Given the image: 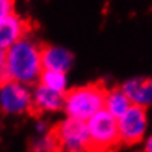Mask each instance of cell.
<instances>
[{"mask_svg":"<svg viewBox=\"0 0 152 152\" xmlns=\"http://www.w3.org/2000/svg\"><path fill=\"white\" fill-rule=\"evenodd\" d=\"M31 31L28 20L12 13L0 20V48L7 50Z\"/></svg>","mask_w":152,"mask_h":152,"instance_id":"cell-8","label":"cell"},{"mask_svg":"<svg viewBox=\"0 0 152 152\" xmlns=\"http://www.w3.org/2000/svg\"><path fill=\"white\" fill-rule=\"evenodd\" d=\"M4 58H6V50L0 48V76L3 73V67H4Z\"/></svg>","mask_w":152,"mask_h":152,"instance_id":"cell-15","label":"cell"},{"mask_svg":"<svg viewBox=\"0 0 152 152\" xmlns=\"http://www.w3.org/2000/svg\"><path fill=\"white\" fill-rule=\"evenodd\" d=\"M38 83L64 94L67 91V76L64 72H58V70H48V69H42Z\"/></svg>","mask_w":152,"mask_h":152,"instance_id":"cell-12","label":"cell"},{"mask_svg":"<svg viewBox=\"0 0 152 152\" xmlns=\"http://www.w3.org/2000/svg\"><path fill=\"white\" fill-rule=\"evenodd\" d=\"M41 63L42 69L48 70H58V72H67L72 67L73 54L58 45H42L41 47Z\"/></svg>","mask_w":152,"mask_h":152,"instance_id":"cell-9","label":"cell"},{"mask_svg":"<svg viewBox=\"0 0 152 152\" xmlns=\"http://www.w3.org/2000/svg\"><path fill=\"white\" fill-rule=\"evenodd\" d=\"M132 105L127 95L121 91V88H107L105 98H104V110L108 111L113 117L118 118L121 114L126 113V110Z\"/></svg>","mask_w":152,"mask_h":152,"instance_id":"cell-11","label":"cell"},{"mask_svg":"<svg viewBox=\"0 0 152 152\" xmlns=\"http://www.w3.org/2000/svg\"><path fill=\"white\" fill-rule=\"evenodd\" d=\"M107 88L102 83H89L64 92L63 110L67 117L86 121L104 108Z\"/></svg>","mask_w":152,"mask_h":152,"instance_id":"cell-2","label":"cell"},{"mask_svg":"<svg viewBox=\"0 0 152 152\" xmlns=\"http://www.w3.org/2000/svg\"><path fill=\"white\" fill-rule=\"evenodd\" d=\"M64 94L53 91L41 83H35L32 91V102H31V113L41 115L44 113H57L63 110Z\"/></svg>","mask_w":152,"mask_h":152,"instance_id":"cell-7","label":"cell"},{"mask_svg":"<svg viewBox=\"0 0 152 152\" xmlns=\"http://www.w3.org/2000/svg\"><path fill=\"white\" fill-rule=\"evenodd\" d=\"M41 44L32 37L25 35L6 50L3 79L15 80L26 86L38 83L42 72Z\"/></svg>","mask_w":152,"mask_h":152,"instance_id":"cell-1","label":"cell"},{"mask_svg":"<svg viewBox=\"0 0 152 152\" xmlns=\"http://www.w3.org/2000/svg\"><path fill=\"white\" fill-rule=\"evenodd\" d=\"M15 0H0V20L13 13Z\"/></svg>","mask_w":152,"mask_h":152,"instance_id":"cell-14","label":"cell"},{"mask_svg":"<svg viewBox=\"0 0 152 152\" xmlns=\"http://www.w3.org/2000/svg\"><path fill=\"white\" fill-rule=\"evenodd\" d=\"M146 110L145 107L132 104L126 113L121 114L117 118V130L118 139L123 145H134L142 140L143 134L146 132Z\"/></svg>","mask_w":152,"mask_h":152,"instance_id":"cell-6","label":"cell"},{"mask_svg":"<svg viewBox=\"0 0 152 152\" xmlns=\"http://www.w3.org/2000/svg\"><path fill=\"white\" fill-rule=\"evenodd\" d=\"M57 152H89V136L86 121L66 117L51 129Z\"/></svg>","mask_w":152,"mask_h":152,"instance_id":"cell-4","label":"cell"},{"mask_svg":"<svg viewBox=\"0 0 152 152\" xmlns=\"http://www.w3.org/2000/svg\"><path fill=\"white\" fill-rule=\"evenodd\" d=\"M31 152H57V143L51 130L45 133H39L35 139L29 143Z\"/></svg>","mask_w":152,"mask_h":152,"instance_id":"cell-13","label":"cell"},{"mask_svg":"<svg viewBox=\"0 0 152 152\" xmlns=\"http://www.w3.org/2000/svg\"><path fill=\"white\" fill-rule=\"evenodd\" d=\"M89 152H111L120 145L117 118L104 108L86 120Z\"/></svg>","mask_w":152,"mask_h":152,"instance_id":"cell-3","label":"cell"},{"mask_svg":"<svg viewBox=\"0 0 152 152\" xmlns=\"http://www.w3.org/2000/svg\"><path fill=\"white\" fill-rule=\"evenodd\" d=\"M143 152H152V136L148 139V142H146V145H145V151Z\"/></svg>","mask_w":152,"mask_h":152,"instance_id":"cell-16","label":"cell"},{"mask_svg":"<svg viewBox=\"0 0 152 152\" xmlns=\"http://www.w3.org/2000/svg\"><path fill=\"white\" fill-rule=\"evenodd\" d=\"M120 88L132 104L145 108L152 104V77H133L126 80Z\"/></svg>","mask_w":152,"mask_h":152,"instance_id":"cell-10","label":"cell"},{"mask_svg":"<svg viewBox=\"0 0 152 152\" xmlns=\"http://www.w3.org/2000/svg\"><path fill=\"white\" fill-rule=\"evenodd\" d=\"M32 92L31 89L15 80L3 79L0 85V111L4 114L31 113Z\"/></svg>","mask_w":152,"mask_h":152,"instance_id":"cell-5","label":"cell"},{"mask_svg":"<svg viewBox=\"0 0 152 152\" xmlns=\"http://www.w3.org/2000/svg\"><path fill=\"white\" fill-rule=\"evenodd\" d=\"M1 80H3V77H1V76H0V85H1Z\"/></svg>","mask_w":152,"mask_h":152,"instance_id":"cell-17","label":"cell"}]
</instances>
